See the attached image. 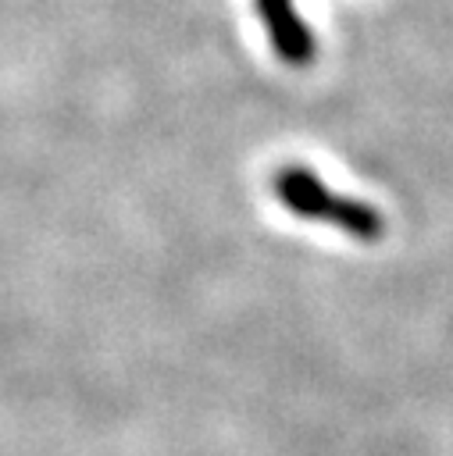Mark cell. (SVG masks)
<instances>
[{
    "mask_svg": "<svg viewBox=\"0 0 453 456\" xmlns=\"http://www.w3.org/2000/svg\"><path fill=\"white\" fill-rule=\"evenodd\" d=\"M271 189H275L278 203L285 210H292L296 217L335 224L339 232H346L350 239H360V242H378L385 235V217L371 203L332 192L303 164H282L271 178Z\"/></svg>",
    "mask_w": 453,
    "mask_h": 456,
    "instance_id": "6da1fadb",
    "label": "cell"
},
{
    "mask_svg": "<svg viewBox=\"0 0 453 456\" xmlns=\"http://www.w3.org/2000/svg\"><path fill=\"white\" fill-rule=\"evenodd\" d=\"M257 11L268 25V36H271V46L278 50V57L285 64H310L314 57V36L307 32L303 18L296 14L292 0H257Z\"/></svg>",
    "mask_w": 453,
    "mask_h": 456,
    "instance_id": "7a4b0ae2",
    "label": "cell"
}]
</instances>
